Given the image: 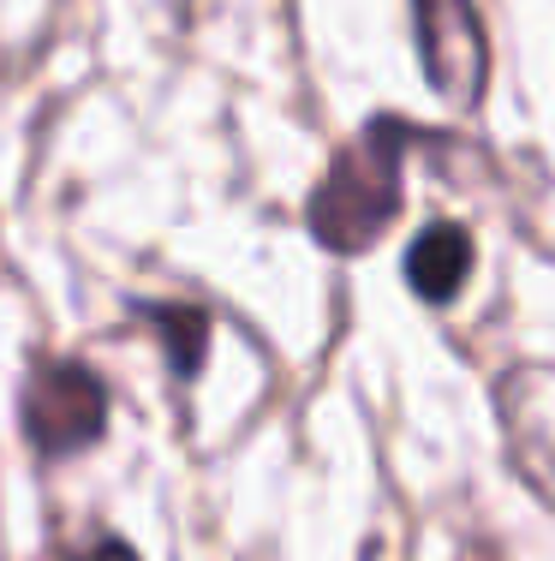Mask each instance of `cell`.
Segmentation results:
<instances>
[{"instance_id": "6da1fadb", "label": "cell", "mask_w": 555, "mask_h": 561, "mask_svg": "<svg viewBox=\"0 0 555 561\" xmlns=\"http://www.w3.org/2000/svg\"><path fill=\"white\" fill-rule=\"evenodd\" d=\"M418 138L430 131L406 126V119H377L365 126L347 150L328 162L323 185L311 197V233L328 251H365L382 239V227L401 216V162Z\"/></svg>"}, {"instance_id": "7a4b0ae2", "label": "cell", "mask_w": 555, "mask_h": 561, "mask_svg": "<svg viewBox=\"0 0 555 561\" xmlns=\"http://www.w3.org/2000/svg\"><path fill=\"white\" fill-rule=\"evenodd\" d=\"M108 424V389L84 365H43L24 382V436L43 454H78Z\"/></svg>"}, {"instance_id": "3957f363", "label": "cell", "mask_w": 555, "mask_h": 561, "mask_svg": "<svg viewBox=\"0 0 555 561\" xmlns=\"http://www.w3.org/2000/svg\"><path fill=\"white\" fill-rule=\"evenodd\" d=\"M413 24H418V55H425L430 84L448 102H478L484 72H490V48H484L472 0H413Z\"/></svg>"}, {"instance_id": "277c9868", "label": "cell", "mask_w": 555, "mask_h": 561, "mask_svg": "<svg viewBox=\"0 0 555 561\" xmlns=\"http://www.w3.org/2000/svg\"><path fill=\"white\" fill-rule=\"evenodd\" d=\"M472 233L460 221H436L425 227V233L413 239V251H406V280H413V293L418 299H430V305H448V299H460V287H466V275H472Z\"/></svg>"}, {"instance_id": "5b68a950", "label": "cell", "mask_w": 555, "mask_h": 561, "mask_svg": "<svg viewBox=\"0 0 555 561\" xmlns=\"http://www.w3.org/2000/svg\"><path fill=\"white\" fill-rule=\"evenodd\" d=\"M150 329L155 341L167 346V365L180 370V377H197V365H204V346H209V317L192 311V305H150Z\"/></svg>"}, {"instance_id": "8992f818", "label": "cell", "mask_w": 555, "mask_h": 561, "mask_svg": "<svg viewBox=\"0 0 555 561\" xmlns=\"http://www.w3.org/2000/svg\"><path fill=\"white\" fill-rule=\"evenodd\" d=\"M66 561H138V556H131V543H120V538H96L90 550H78Z\"/></svg>"}]
</instances>
